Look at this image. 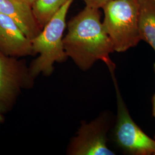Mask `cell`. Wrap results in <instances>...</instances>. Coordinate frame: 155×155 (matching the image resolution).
Masks as SVG:
<instances>
[{"label": "cell", "instance_id": "10", "mask_svg": "<svg viewBox=\"0 0 155 155\" xmlns=\"http://www.w3.org/2000/svg\"><path fill=\"white\" fill-rule=\"evenodd\" d=\"M69 0H36L32 5L33 14L40 28L55 15L63 6Z\"/></svg>", "mask_w": 155, "mask_h": 155}, {"label": "cell", "instance_id": "7", "mask_svg": "<svg viewBox=\"0 0 155 155\" xmlns=\"http://www.w3.org/2000/svg\"><path fill=\"white\" fill-rule=\"evenodd\" d=\"M0 51L6 55L20 58L33 55L31 40L10 17L0 13Z\"/></svg>", "mask_w": 155, "mask_h": 155}, {"label": "cell", "instance_id": "14", "mask_svg": "<svg viewBox=\"0 0 155 155\" xmlns=\"http://www.w3.org/2000/svg\"><path fill=\"white\" fill-rule=\"evenodd\" d=\"M36 0H27V1H28V2L31 5H32V4H33V3L36 1Z\"/></svg>", "mask_w": 155, "mask_h": 155}, {"label": "cell", "instance_id": "11", "mask_svg": "<svg viewBox=\"0 0 155 155\" xmlns=\"http://www.w3.org/2000/svg\"><path fill=\"white\" fill-rule=\"evenodd\" d=\"M86 3V6L90 7L100 9L103 8V7L107 4L108 2H110L113 0H83Z\"/></svg>", "mask_w": 155, "mask_h": 155}, {"label": "cell", "instance_id": "5", "mask_svg": "<svg viewBox=\"0 0 155 155\" xmlns=\"http://www.w3.org/2000/svg\"><path fill=\"white\" fill-rule=\"evenodd\" d=\"M18 58L6 55L0 51V113L13 106L22 90L31 88L35 78L29 67Z\"/></svg>", "mask_w": 155, "mask_h": 155}, {"label": "cell", "instance_id": "13", "mask_svg": "<svg viewBox=\"0 0 155 155\" xmlns=\"http://www.w3.org/2000/svg\"><path fill=\"white\" fill-rule=\"evenodd\" d=\"M2 114H3L0 113V126H1V124L4 121V117H3Z\"/></svg>", "mask_w": 155, "mask_h": 155}, {"label": "cell", "instance_id": "4", "mask_svg": "<svg viewBox=\"0 0 155 155\" xmlns=\"http://www.w3.org/2000/svg\"><path fill=\"white\" fill-rule=\"evenodd\" d=\"M112 77L117 101V118L114 130L117 144L125 152L130 155H155V140L150 138L133 121L120 94L114 74Z\"/></svg>", "mask_w": 155, "mask_h": 155}, {"label": "cell", "instance_id": "12", "mask_svg": "<svg viewBox=\"0 0 155 155\" xmlns=\"http://www.w3.org/2000/svg\"><path fill=\"white\" fill-rule=\"evenodd\" d=\"M154 71L155 73V63L154 64ZM152 105H153V115L155 118V94L152 98Z\"/></svg>", "mask_w": 155, "mask_h": 155}, {"label": "cell", "instance_id": "15", "mask_svg": "<svg viewBox=\"0 0 155 155\" xmlns=\"http://www.w3.org/2000/svg\"><path fill=\"white\" fill-rule=\"evenodd\" d=\"M153 1H155V0H153Z\"/></svg>", "mask_w": 155, "mask_h": 155}, {"label": "cell", "instance_id": "3", "mask_svg": "<svg viewBox=\"0 0 155 155\" xmlns=\"http://www.w3.org/2000/svg\"><path fill=\"white\" fill-rule=\"evenodd\" d=\"M103 25L114 51L125 52L141 40L139 27V0H113L102 8Z\"/></svg>", "mask_w": 155, "mask_h": 155}, {"label": "cell", "instance_id": "16", "mask_svg": "<svg viewBox=\"0 0 155 155\" xmlns=\"http://www.w3.org/2000/svg\"><path fill=\"white\" fill-rule=\"evenodd\" d=\"M26 1H27V0H26Z\"/></svg>", "mask_w": 155, "mask_h": 155}, {"label": "cell", "instance_id": "8", "mask_svg": "<svg viewBox=\"0 0 155 155\" xmlns=\"http://www.w3.org/2000/svg\"><path fill=\"white\" fill-rule=\"evenodd\" d=\"M0 13L13 20L30 40L42 30L33 14L32 5L26 0H0Z\"/></svg>", "mask_w": 155, "mask_h": 155}, {"label": "cell", "instance_id": "6", "mask_svg": "<svg viewBox=\"0 0 155 155\" xmlns=\"http://www.w3.org/2000/svg\"><path fill=\"white\" fill-rule=\"evenodd\" d=\"M106 122L102 117L83 123L68 148L71 155H114L107 145Z\"/></svg>", "mask_w": 155, "mask_h": 155}, {"label": "cell", "instance_id": "2", "mask_svg": "<svg viewBox=\"0 0 155 155\" xmlns=\"http://www.w3.org/2000/svg\"><path fill=\"white\" fill-rule=\"evenodd\" d=\"M74 0H69L47 22L40 33L31 40L33 54L39 56L29 66L32 75H50L54 64L66 61L68 56L64 48L63 33L66 27L67 13Z\"/></svg>", "mask_w": 155, "mask_h": 155}, {"label": "cell", "instance_id": "1", "mask_svg": "<svg viewBox=\"0 0 155 155\" xmlns=\"http://www.w3.org/2000/svg\"><path fill=\"white\" fill-rule=\"evenodd\" d=\"M63 45L68 57L82 70L86 71L95 61H104L114 74L116 66L110 55L114 51L113 43L101 21L98 9L86 6L67 25Z\"/></svg>", "mask_w": 155, "mask_h": 155}, {"label": "cell", "instance_id": "9", "mask_svg": "<svg viewBox=\"0 0 155 155\" xmlns=\"http://www.w3.org/2000/svg\"><path fill=\"white\" fill-rule=\"evenodd\" d=\"M139 2L140 38L155 52V2L153 0H139Z\"/></svg>", "mask_w": 155, "mask_h": 155}]
</instances>
